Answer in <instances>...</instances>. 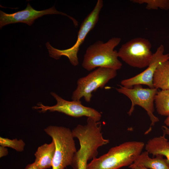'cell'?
Masks as SVG:
<instances>
[{
  "instance_id": "cell-19",
  "label": "cell",
  "mask_w": 169,
  "mask_h": 169,
  "mask_svg": "<svg viewBox=\"0 0 169 169\" xmlns=\"http://www.w3.org/2000/svg\"><path fill=\"white\" fill-rule=\"evenodd\" d=\"M129 167L131 169H148L143 166L135 165L133 164L130 165Z\"/></svg>"
},
{
  "instance_id": "cell-3",
  "label": "cell",
  "mask_w": 169,
  "mask_h": 169,
  "mask_svg": "<svg viewBox=\"0 0 169 169\" xmlns=\"http://www.w3.org/2000/svg\"><path fill=\"white\" fill-rule=\"evenodd\" d=\"M44 130L55 144L52 169H64L71 166L77 151L72 131L66 127L54 125L49 126Z\"/></svg>"
},
{
  "instance_id": "cell-4",
  "label": "cell",
  "mask_w": 169,
  "mask_h": 169,
  "mask_svg": "<svg viewBox=\"0 0 169 169\" xmlns=\"http://www.w3.org/2000/svg\"><path fill=\"white\" fill-rule=\"evenodd\" d=\"M103 6V1L98 0L93 10L81 23L78 33L77 41L71 47L65 49L60 50L53 47L49 42H47L46 46L49 56L55 59H59L62 56H65L69 59L73 65H77L79 64L77 54L79 47L88 33L93 29L98 22L100 13Z\"/></svg>"
},
{
  "instance_id": "cell-12",
  "label": "cell",
  "mask_w": 169,
  "mask_h": 169,
  "mask_svg": "<svg viewBox=\"0 0 169 169\" xmlns=\"http://www.w3.org/2000/svg\"><path fill=\"white\" fill-rule=\"evenodd\" d=\"M163 133L162 136L149 140L145 146L146 151L153 156L159 155L165 156L169 163V141Z\"/></svg>"
},
{
  "instance_id": "cell-6",
  "label": "cell",
  "mask_w": 169,
  "mask_h": 169,
  "mask_svg": "<svg viewBox=\"0 0 169 169\" xmlns=\"http://www.w3.org/2000/svg\"><path fill=\"white\" fill-rule=\"evenodd\" d=\"M120 86V88L116 89L118 92L126 96L131 102V107L127 112L129 115H132L136 105L140 106L146 111L151 123L145 134L149 133L152 130V126L159 121V118L154 114V102L158 89L155 88H144L141 84L135 85L133 88H128L122 85Z\"/></svg>"
},
{
  "instance_id": "cell-8",
  "label": "cell",
  "mask_w": 169,
  "mask_h": 169,
  "mask_svg": "<svg viewBox=\"0 0 169 169\" xmlns=\"http://www.w3.org/2000/svg\"><path fill=\"white\" fill-rule=\"evenodd\" d=\"M57 101L56 105L52 106H46L39 103L33 108L39 109V111L44 112L57 111L74 117L85 116L99 121L101 117V114L96 110L83 105L80 101H69L65 100L54 92L51 93Z\"/></svg>"
},
{
  "instance_id": "cell-9",
  "label": "cell",
  "mask_w": 169,
  "mask_h": 169,
  "mask_svg": "<svg viewBox=\"0 0 169 169\" xmlns=\"http://www.w3.org/2000/svg\"><path fill=\"white\" fill-rule=\"evenodd\" d=\"M52 14L65 15L73 21L75 26L78 24V22L72 17L57 11L54 6L47 9L38 11L33 8L28 3L24 9L13 13L8 14L0 10V28L7 24L18 23H24L31 26L38 18L45 15Z\"/></svg>"
},
{
  "instance_id": "cell-14",
  "label": "cell",
  "mask_w": 169,
  "mask_h": 169,
  "mask_svg": "<svg viewBox=\"0 0 169 169\" xmlns=\"http://www.w3.org/2000/svg\"><path fill=\"white\" fill-rule=\"evenodd\" d=\"M153 83L154 88L157 89H169V60L158 66L153 76Z\"/></svg>"
},
{
  "instance_id": "cell-2",
  "label": "cell",
  "mask_w": 169,
  "mask_h": 169,
  "mask_svg": "<svg viewBox=\"0 0 169 169\" xmlns=\"http://www.w3.org/2000/svg\"><path fill=\"white\" fill-rule=\"evenodd\" d=\"M121 40L120 38L113 37L105 43L99 40L90 45L84 55L82 67L88 71L96 67L120 69L122 65L118 59V51L114 49Z\"/></svg>"
},
{
  "instance_id": "cell-21",
  "label": "cell",
  "mask_w": 169,
  "mask_h": 169,
  "mask_svg": "<svg viewBox=\"0 0 169 169\" xmlns=\"http://www.w3.org/2000/svg\"><path fill=\"white\" fill-rule=\"evenodd\" d=\"M87 164L80 162L77 165V169H86Z\"/></svg>"
},
{
  "instance_id": "cell-15",
  "label": "cell",
  "mask_w": 169,
  "mask_h": 169,
  "mask_svg": "<svg viewBox=\"0 0 169 169\" xmlns=\"http://www.w3.org/2000/svg\"><path fill=\"white\" fill-rule=\"evenodd\" d=\"M158 113L161 115L169 116V89L158 91L154 100Z\"/></svg>"
},
{
  "instance_id": "cell-7",
  "label": "cell",
  "mask_w": 169,
  "mask_h": 169,
  "mask_svg": "<svg viewBox=\"0 0 169 169\" xmlns=\"http://www.w3.org/2000/svg\"><path fill=\"white\" fill-rule=\"evenodd\" d=\"M151 47L148 39L135 38L122 45L118 51V56L132 67L144 68L149 65L151 59L153 54Z\"/></svg>"
},
{
  "instance_id": "cell-18",
  "label": "cell",
  "mask_w": 169,
  "mask_h": 169,
  "mask_svg": "<svg viewBox=\"0 0 169 169\" xmlns=\"http://www.w3.org/2000/svg\"><path fill=\"white\" fill-rule=\"evenodd\" d=\"M8 154V151L6 147L0 146V157L7 156Z\"/></svg>"
},
{
  "instance_id": "cell-10",
  "label": "cell",
  "mask_w": 169,
  "mask_h": 169,
  "mask_svg": "<svg viewBox=\"0 0 169 169\" xmlns=\"http://www.w3.org/2000/svg\"><path fill=\"white\" fill-rule=\"evenodd\" d=\"M164 47L161 44L153 54L147 68L145 70L131 78L123 79L120 82L122 86L132 88L137 84H144L150 88H154L153 80V76L158 66L161 63L169 60V53L164 54Z\"/></svg>"
},
{
  "instance_id": "cell-13",
  "label": "cell",
  "mask_w": 169,
  "mask_h": 169,
  "mask_svg": "<svg viewBox=\"0 0 169 169\" xmlns=\"http://www.w3.org/2000/svg\"><path fill=\"white\" fill-rule=\"evenodd\" d=\"M149 154L146 151L142 152L132 164L143 166L148 169H169V163L163 156L158 155L151 158Z\"/></svg>"
},
{
  "instance_id": "cell-1",
  "label": "cell",
  "mask_w": 169,
  "mask_h": 169,
  "mask_svg": "<svg viewBox=\"0 0 169 169\" xmlns=\"http://www.w3.org/2000/svg\"><path fill=\"white\" fill-rule=\"evenodd\" d=\"M142 142L129 141L111 148L107 153L95 157L87 165L86 169H118L129 166L142 152Z\"/></svg>"
},
{
  "instance_id": "cell-17",
  "label": "cell",
  "mask_w": 169,
  "mask_h": 169,
  "mask_svg": "<svg viewBox=\"0 0 169 169\" xmlns=\"http://www.w3.org/2000/svg\"><path fill=\"white\" fill-rule=\"evenodd\" d=\"M0 146L12 148L18 152H22L24 150L25 143L22 139H10L0 137Z\"/></svg>"
},
{
  "instance_id": "cell-5",
  "label": "cell",
  "mask_w": 169,
  "mask_h": 169,
  "mask_svg": "<svg viewBox=\"0 0 169 169\" xmlns=\"http://www.w3.org/2000/svg\"><path fill=\"white\" fill-rule=\"evenodd\" d=\"M116 75V70L99 67L86 76L80 78L77 81L76 88L73 93L72 100L80 101L84 98L86 102H90L92 93L98 88H103Z\"/></svg>"
},
{
  "instance_id": "cell-11",
  "label": "cell",
  "mask_w": 169,
  "mask_h": 169,
  "mask_svg": "<svg viewBox=\"0 0 169 169\" xmlns=\"http://www.w3.org/2000/svg\"><path fill=\"white\" fill-rule=\"evenodd\" d=\"M55 150L54 142L45 143L39 146L34 154L35 159L34 162L40 169L50 168Z\"/></svg>"
},
{
  "instance_id": "cell-22",
  "label": "cell",
  "mask_w": 169,
  "mask_h": 169,
  "mask_svg": "<svg viewBox=\"0 0 169 169\" xmlns=\"http://www.w3.org/2000/svg\"><path fill=\"white\" fill-rule=\"evenodd\" d=\"M161 129L163 133L169 136V128L166 125H163L161 127Z\"/></svg>"
},
{
  "instance_id": "cell-23",
  "label": "cell",
  "mask_w": 169,
  "mask_h": 169,
  "mask_svg": "<svg viewBox=\"0 0 169 169\" xmlns=\"http://www.w3.org/2000/svg\"><path fill=\"white\" fill-rule=\"evenodd\" d=\"M164 123L166 125V126L169 128V116L165 119Z\"/></svg>"
},
{
  "instance_id": "cell-16",
  "label": "cell",
  "mask_w": 169,
  "mask_h": 169,
  "mask_svg": "<svg viewBox=\"0 0 169 169\" xmlns=\"http://www.w3.org/2000/svg\"><path fill=\"white\" fill-rule=\"evenodd\" d=\"M133 3L139 4H146L148 10H156L160 8L169 10V0H131Z\"/></svg>"
},
{
  "instance_id": "cell-20",
  "label": "cell",
  "mask_w": 169,
  "mask_h": 169,
  "mask_svg": "<svg viewBox=\"0 0 169 169\" xmlns=\"http://www.w3.org/2000/svg\"><path fill=\"white\" fill-rule=\"evenodd\" d=\"M24 169H40L35 163H33L28 164Z\"/></svg>"
}]
</instances>
